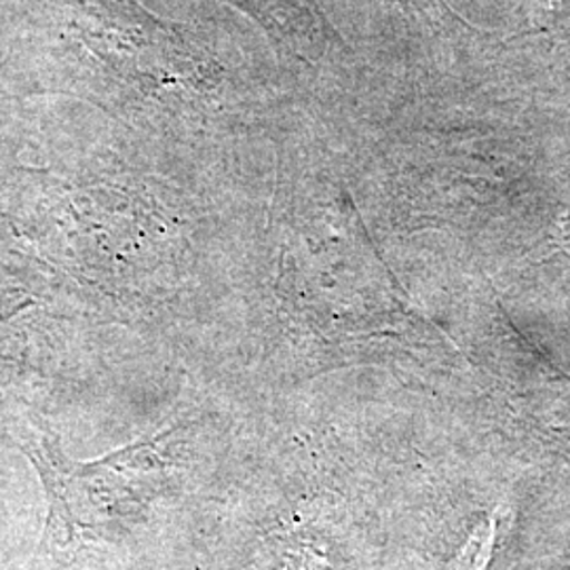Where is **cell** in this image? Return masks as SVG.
I'll return each mask as SVG.
<instances>
[{"instance_id":"6da1fadb","label":"cell","mask_w":570,"mask_h":570,"mask_svg":"<svg viewBox=\"0 0 570 570\" xmlns=\"http://www.w3.org/2000/svg\"><path fill=\"white\" fill-rule=\"evenodd\" d=\"M41 471L49 494L51 539L66 546L77 529H100L125 513L122 501L131 499L129 482L134 480V459L140 449L121 450L96 465H77L61 456L60 449L42 444L23 449Z\"/></svg>"},{"instance_id":"7a4b0ae2","label":"cell","mask_w":570,"mask_h":570,"mask_svg":"<svg viewBox=\"0 0 570 570\" xmlns=\"http://www.w3.org/2000/svg\"><path fill=\"white\" fill-rule=\"evenodd\" d=\"M494 537V522L490 524L489 530L482 537H475L469 541L468 548L459 558L456 570H482L487 564V551H489L490 539Z\"/></svg>"}]
</instances>
